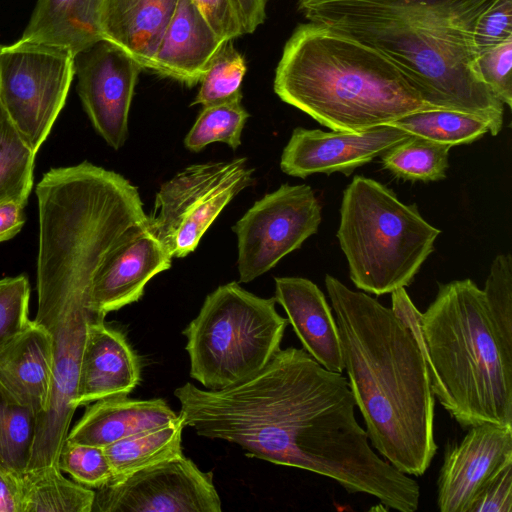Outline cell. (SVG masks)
I'll return each instance as SVG.
<instances>
[{
    "mask_svg": "<svg viewBox=\"0 0 512 512\" xmlns=\"http://www.w3.org/2000/svg\"><path fill=\"white\" fill-rule=\"evenodd\" d=\"M180 417L197 435L240 446L249 457L330 478L379 500L399 471L370 446L347 378L303 348L279 349L256 374L218 390L175 389Z\"/></svg>",
    "mask_w": 512,
    "mask_h": 512,
    "instance_id": "obj_1",
    "label": "cell"
},
{
    "mask_svg": "<svg viewBox=\"0 0 512 512\" xmlns=\"http://www.w3.org/2000/svg\"><path fill=\"white\" fill-rule=\"evenodd\" d=\"M496 0H299L298 10L387 57L433 109L502 129L504 105L481 78L474 35Z\"/></svg>",
    "mask_w": 512,
    "mask_h": 512,
    "instance_id": "obj_2",
    "label": "cell"
},
{
    "mask_svg": "<svg viewBox=\"0 0 512 512\" xmlns=\"http://www.w3.org/2000/svg\"><path fill=\"white\" fill-rule=\"evenodd\" d=\"M325 286L344 370L372 446L392 466L422 476L437 451L435 396L413 329L392 308L332 275Z\"/></svg>",
    "mask_w": 512,
    "mask_h": 512,
    "instance_id": "obj_3",
    "label": "cell"
},
{
    "mask_svg": "<svg viewBox=\"0 0 512 512\" xmlns=\"http://www.w3.org/2000/svg\"><path fill=\"white\" fill-rule=\"evenodd\" d=\"M391 300L418 337L433 394L450 416L462 428L512 426V346L499 334L482 289L471 279L439 284L424 313L405 287Z\"/></svg>",
    "mask_w": 512,
    "mask_h": 512,
    "instance_id": "obj_4",
    "label": "cell"
},
{
    "mask_svg": "<svg viewBox=\"0 0 512 512\" xmlns=\"http://www.w3.org/2000/svg\"><path fill=\"white\" fill-rule=\"evenodd\" d=\"M274 92L332 131L362 132L433 109L384 55L308 21L286 42Z\"/></svg>",
    "mask_w": 512,
    "mask_h": 512,
    "instance_id": "obj_5",
    "label": "cell"
},
{
    "mask_svg": "<svg viewBox=\"0 0 512 512\" xmlns=\"http://www.w3.org/2000/svg\"><path fill=\"white\" fill-rule=\"evenodd\" d=\"M441 231L415 204L362 175L343 191L337 239L354 285L377 296L408 286L434 251Z\"/></svg>",
    "mask_w": 512,
    "mask_h": 512,
    "instance_id": "obj_6",
    "label": "cell"
},
{
    "mask_svg": "<svg viewBox=\"0 0 512 512\" xmlns=\"http://www.w3.org/2000/svg\"><path fill=\"white\" fill-rule=\"evenodd\" d=\"M275 305V297H259L237 282L208 294L182 332L191 378L218 390L260 371L280 349L289 324Z\"/></svg>",
    "mask_w": 512,
    "mask_h": 512,
    "instance_id": "obj_7",
    "label": "cell"
},
{
    "mask_svg": "<svg viewBox=\"0 0 512 512\" xmlns=\"http://www.w3.org/2000/svg\"><path fill=\"white\" fill-rule=\"evenodd\" d=\"M246 158L193 164L163 183L148 226L172 257L193 252L224 207L252 185Z\"/></svg>",
    "mask_w": 512,
    "mask_h": 512,
    "instance_id": "obj_8",
    "label": "cell"
},
{
    "mask_svg": "<svg viewBox=\"0 0 512 512\" xmlns=\"http://www.w3.org/2000/svg\"><path fill=\"white\" fill-rule=\"evenodd\" d=\"M67 51L19 39L0 49V104L37 153L65 105L75 75Z\"/></svg>",
    "mask_w": 512,
    "mask_h": 512,
    "instance_id": "obj_9",
    "label": "cell"
},
{
    "mask_svg": "<svg viewBox=\"0 0 512 512\" xmlns=\"http://www.w3.org/2000/svg\"><path fill=\"white\" fill-rule=\"evenodd\" d=\"M321 205L309 185L283 184L236 222L239 281L248 283L317 233Z\"/></svg>",
    "mask_w": 512,
    "mask_h": 512,
    "instance_id": "obj_10",
    "label": "cell"
},
{
    "mask_svg": "<svg viewBox=\"0 0 512 512\" xmlns=\"http://www.w3.org/2000/svg\"><path fill=\"white\" fill-rule=\"evenodd\" d=\"M213 473L184 455L95 491L92 512H220Z\"/></svg>",
    "mask_w": 512,
    "mask_h": 512,
    "instance_id": "obj_11",
    "label": "cell"
},
{
    "mask_svg": "<svg viewBox=\"0 0 512 512\" xmlns=\"http://www.w3.org/2000/svg\"><path fill=\"white\" fill-rule=\"evenodd\" d=\"M77 91L92 126L120 149L128 136V116L141 66L102 39L74 56Z\"/></svg>",
    "mask_w": 512,
    "mask_h": 512,
    "instance_id": "obj_12",
    "label": "cell"
},
{
    "mask_svg": "<svg viewBox=\"0 0 512 512\" xmlns=\"http://www.w3.org/2000/svg\"><path fill=\"white\" fill-rule=\"evenodd\" d=\"M410 136L390 124L362 132L297 127L283 149L280 168L285 174L300 178L335 172L349 175Z\"/></svg>",
    "mask_w": 512,
    "mask_h": 512,
    "instance_id": "obj_13",
    "label": "cell"
},
{
    "mask_svg": "<svg viewBox=\"0 0 512 512\" xmlns=\"http://www.w3.org/2000/svg\"><path fill=\"white\" fill-rule=\"evenodd\" d=\"M449 446L437 481L441 512H469L494 474L512 461V426L481 423Z\"/></svg>",
    "mask_w": 512,
    "mask_h": 512,
    "instance_id": "obj_14",
    "label": "cell"
},
{
    "mask_svg": "<svg viewBox=\"0 0 512 512\" xmlns=\"http://www.w3.org/2000/svg\"><path fill=\"white\" fill-rule=\"evenodd\" d=\"M172 258L149 226L142 228L119 245L97 272L92 287L95 310L105 317L137 302L146 284L171 267Z\"/></svg>",
    "mask_w": 512,
    "mask_h": 512,
    "instance_id": "obj_15",
    "label": "cell"
},
{
    "mask_svg": "<svg viewBox=\"0 0 512 512\" xmlns=\"http://www.w3.org/2000/svg\"><path fill=\"white\" fill-rule=\"evenodd\" d=\"M53 383V348L34 320L0 344V391L37 417L46 412Z\"/></svg>",
    "mask_w": 512,
    "mask_h": 512,
    "instance_id": "obj_16",
    "label": "cell"
},
{
    "mask_svg": "<svg viewBox=\"0 0 512 512\" xmlns=\"http://www.w3.org/2000/svg\"><path fill=\"white\" fill-rule=\"evenodd\" d=\"M140 378L139 358L125 335L104 321L92 323L82 354L74 407L127 396Z\"/></svg>",
    "mask_w": 512,
    "mask_h": 512,
    "instance_id": "obj_17",
    "label": "cell"
},
{
    "mask_svg": "<svg viewBox=\"0 0 512 512\" xmlns=\"http://www.w3.org/2000/svg\"><path fill=\"white\" fill-rule=\"evenodd\" d=\"M226 41L208 25L191 0H178L158 43L153 72L192 87Z\"/></svg>",
    "mask_w": 512,
    "mask_h": 512,
    "instance_id": "obj_18",
    "label": "cell"
},
{
    "mask_svg": "<svg viewBox=\"0 0 512 512\" xmlns=\"http://www.w3.org/2000/svg\"><path fill=\"white\" fill-rule=\"evenodd\" d=\"M275 299L286 312L303 349L324 368L342 373L338 326L318 286L303 277H276Z\"/></svg>",
    "mask_w": 512,
    "mask_h": 512,
    "instance_id": "obj_19",
    "label": "cell"
},
{
    "mask_svg": "<svg viewBox=\"0 0 512 512\" xmlns=\"http://www.w3.org/2000/svg\"><path fill=\"white\" fill-rule=\"evenodd\" d=\"M177 418L164 399L113 396L90 403L81 419L69 430L66 440L104 448Z\"/></svg>",
    "mask_w": 512,
    "mask_h": 512,
    "instance_id": "obj_20",
    "label": "cell"
},
{
    "mask_svg": "<svg viewBox=\"0 0 512 512\" xmlns=\"http://www.w3.org/2000/svg\"><path fill=\"white\" fill-rule=\"evenodd\" d=\"M178 0H103L102 39L116 45L142 69H150Z\"/></svg>",
    "mask_w": 512,
    "mask_h": 512,
    "instance_id": "obj_21",
    "label": "cell"
},
{
    "mask_svg": "<svg viewBox=\"0 0 512 512\" xmlns=\"http://www.w3.org/2000/svg\"><path fill=\"white\" fill-rule=\"evenodd\" d=\"M103 0H38L21 40L56 47L73 57L102 40Z\"/></svg>",
    "mask_w": 512,
    "mask_h": 512,
    "instance_id": "obj_22",
    "label": "cell"
},
{
    "mask_svg": "<svg viewBox=\"0 0 512 512\" xmlns=\"http://www.w3.org/2000/svg\"><path fill=\"white\" fill-rule=\"evenodd\" d=\"M180 415L159 427L121 439L104 447L115 484L146 468L183 456ZM109 485V484H108Z\"/></svg>",
    "mask_w": 512,
    "mask_h": 512,
    "instance_id": "obj_23",
    "label": "cell"
},
{
    "mask_svg": "<svg viewBox=\"0 0 512 512\" xmlns=\"http://www.w3.org/2000/svg\"><path fill=\"white\" fill-rule=\"evenodd\" d=\"M21 512H92L95 491L64 477L58 466L20 474Z\"/></svg>",
    "mask_w": 512,
    "mask_h": 512,
    "instance_id": "obj_24",
    "label": "cell"
},
{
    "mask_svg": "<svg viewBox=\"0 0 512 512\" xmlns=\"http://www.w3.org/2000/svg\"><path fill=\"white\" fill-rule=\"evenodd\" d=\"M410 135L441 144H469L490 133V124L475 115L446 109H428L410 113L392 122Z\"/></svg>",
    "mask_w": 512,
    "mask_h": 512,
    "instance_id": "obj_25",
    "label": "cell"
},
{
    "mask_svg": "<svg viewBox=\"0 0 512 512\" xmlns=\"http://www.w3.org/2000/svg\"><path fill=\"white\" fill-rule=\"evenodd\" d=\"M35 155L0 104V204L26 206L33 186Z\"/></svg>",
    "mask_w": 512,
    "mask_h": 512,
    "instance_id": "obj_26",
    "label": "cell"
},
{
    "mask_svg": "<svg viewBox=\"0 0 512 512\" xmlns=\"http://www.w3.org/2000/svg\"><path fill=\"white\" fill-rule=\"evenodd\" d=\"M451 146L411 135L381 156L383 167L395 176L431 182L446 178Z\"/></svg>",
    "mask_w": 512,
    "mask_h": 512,
    "instance_id": "obj_27",
    "label": "cell"
},
{
    "mask_svg": "<svg viewBox=\"0 0 512 512\" xmlns=\"http://www.w3.org/2000/svg\"><path fill=\"white\" fill-rule=\"evenodd\" d=\"M37 415L0 391V467L21 474L29 466Z\"/></svg>",
    "mask_w": 512,
    "mask_h": 512,
    "instance_id": "obj_28",
    "label": "cell"
},
{
    "mask_svg": "<svg viewBox=\"0 0 512 512\" xmlns=\"http://www.w3.org/2000/svg\"><path fill=\"white\" fill-rule=\"evenodd\" d=\"M246 73L244 57L233 40L226 41L205 70L199 91L191 105L203 107L242 101V81Z\"/></svg>",
    "mask_w": 512,
    "mask_h": 512,
    "instance_id": "obj_29",
    "label": "cell"
},
{
    "mask_svg": "<svg viewBox=\"0 0 512 512\" xmlns=\"http://www.w3.org/2000/svg\"><path fill=\"white\" fill-rule=\"evenodd\" d=\"M249 113L241 101L203 107L184 139L185 147L198 152L210 143L223 142L233 150L241 144V134Z\"/></svg>",
    "mask_w": 512,
    "mask_h": 512,
    "instance_id": "obj_30",
    "label": "cell"
},
{
    "mask_svg": "<svg viewBox=\"0 0 512 512\" xmlns=\"http://www.w3.org/2000/svg\"><path fill=\"white\" fill-rule=\"evenodd\" d=\"M57 465L73 481L91 489H100L112 481L111 466L103 447L66 440Z\"/></svg>",
    "mask_w": 512,
    "mask_h": 512,
    "instance_id": "obj_31",
    "label": "cell"
},
{
    "mask_svg": "<svg viewBox=\"0 0 512 512\" xmlns=\"http://www.w3.org/2000/svg\"><path fill=\"white\" fill-rule=\"evenodd\" d=\"M490 315L504 341L512 346V257L497 255L482 289Z\"/></svg>",
    "mask_w": 512,
    "mask_h": 512,
    "instance_id": "obj_32",
    "label": "cell"
},
{
    "mask_svg": "<svg viewBox=\"0 0 512 512\" xmlns=\"http://www.w3.org/2000/svg\"><path fill=\"white\" fill-rule=\"evenodd\" d=\"M30 285L26 275L0 279V344L29 322Z\"/></svg>",
    "mask_w": 512,
    "mask_h": 512,
    "instance_id": "obj_33",
    "label": "cell"
},
{
    "mask_svg": "<svg viewBox=\"0 0 512 512\" xmlns=\"http://www.w3.org/2000/svg\"><path fill=\"white\" fill-rule=\"evenodd\" d=\"M477 65L484 83L495 97L512 107V39L501 42L480 53Z\"/></svg>",
    "mask_w": 512,
    "mask_h": 512,
    "instance_id": "obj_34",
    "label": "cell"
},
{
    "mask_svg": "<svg viewBox=\"0 0 512 512\" xmlns=\"http://www.w3.org/2000/svg\"><path fill=\"white\" fill-rule=\"evenodd\" d=\"M512 39V0H496L480 17L474 35L477 53Z\"/></svg>",
    "mask_w": 512,
    "mask_h": 512,
    "instance_id": "obj_35",
    "label": "cell"
},
{
    "mask_svg": "<svg viewBox=\"0 0 512 512\" xmlns=\"http://www.w3.org/2000/svg\"><path fill=\"white\" fill-rule=\"evenodd\" d=\"M213 31L224 41L245 34L236 0H191Z\"/></svg>",
    "mask_w": 512,
    "mask_h": 512,
    "instance_id": "obj_36",
    "label": "cell"
},
{
    "mask_svg": "<svg viewBox=\"0 0 512 512\" xmlns=\"http://www.w3.org/2000/svg\"><path fill=\"white\" fill-rule=\"evenodd\" d=\"M512 511V461L504 464L483 487L469 512Z\"/></svg>",
    "mask_w": 512,
    "mask_h": 512,
    "instance_id": "obj_37",
    "label": "cell"
},
{
    "mask_svg": "<svg viewBox=\"0 0 512 512\" xmlns=\"http://www.w3.org/2000/svg\"><path fill=\"white\" fill-rule=\"evenodd\" d=\"M0 512H21L20 474L1 467Z\"/></svg>",
    "mask_w": 512,
    "mask_h": 512,
    "instance_id": "obj_38",
    "label": "cell"
},
{
    "mask_svg": "<svg viewBox=\"0 0 512 512\" xmlns=\"http://www.w3.org/2000/svg\"><path fill=\"white\" fill-rule=\"evenodd\" d=\"M25 206L17 202L0 204V242L13 238L25 223Z\"/></svg>",
    "mask_w": 512,
    "mask_h": 512,
    "instance_id": "obj_39",
    "label": "cell"
},
{
    "mask_svg": "<svg viewBox=\"0 0 512 512\" xmlns=\"http://www.w3.org/2000/svg\"><path fill=\"white\" fill-rule=\"evenodd\" d=\"M236 2L242 17L245 34L253 33L266 18L268 0H236Z\"/></svg>",
    "mask_w": 512,
    "mask_h": 512,
    "instance_id": "obj_40",
    "label": "cell"
},
{
    "mask_svg": "<svg viewBox=\"0 0 512 512\" xmlns=\"http://www.w3.org/2000/svg\"><path fill=\"white\" fill-rule=\"evenodd\" d=\"M0 49H1V45H0Z\"/></svg>",
    "mask_w": 512,
    "mask_h": 512,
    "instance_id": "obj_41",
    "label": "cell"
}]
</instances>
